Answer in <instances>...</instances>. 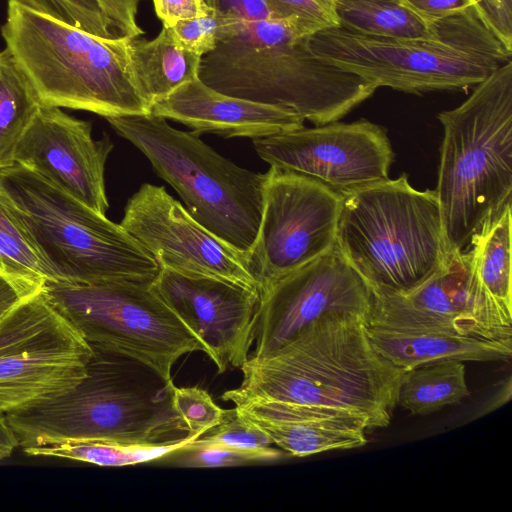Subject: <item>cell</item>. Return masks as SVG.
Instances as JSON below:
<instances>
[{"instance_id":"13","label":"cell","mask_w":512,"mask_h":512,"mask_svg":"<svg viewBox=\"0 0 512 512\" xmlns=\"http://www.w3.org/2000/svg\"><path fill=\"white\" fill-rule=\"evenodd\" d=\"M252 143L271 167L311 177L343 197L389 179L394 161L386 129L366 119L303 126Z\"/></svg>"},{"instance_id":"26","label":"cell","mask_w":512,"mask_h":512,"mask_svg":"<svg viewBox=\"0 0 512 512\" xmlns=\"http://www.w3.org/2000/svg\"><path fill=\"white\" fill-rule=\"evenodd\" d=\"M198 435L164 443H129L103 439H76L24 448L31 456L70 459L98 466L119 467L149 462L176 451Z\"/></svg>"},{"instance_id":"32","label":"cell","mask_w":512,"mask_h":512,"mask_svg":"<svg viewBox=\"0 0 512 512\" xmlns=\"http://www.w3.org/2000/svg\"><path fill=\"white\" fill-rule=\"evenodd\" d=\"M176 412L184 421L189 435L202 436L219 425L226 414L209 393L198 387H176L172 392Z\"/></svg>"},{"instance_id":"20","label":"cell","mask_w":512,"mask_h":512,"mask_svg":"<svg viewBox=\"0 0 512 512\" xmlns=\"http://www.w3.org/2000/svg\"><path fill=\"white\" fill-rule=\"evenodd\" d=\"M273 444L296 457L348 450L367 443L369 420L348 409L262 400L235 406Z\"/></svg>"},{"instance_id":"14","label":"cell","mask_w":512,"mask_h":512,"mask_svg":"<svg viewBox=\"0 0 512 512\" xmlns=\"http://www.w3.org/2000/svg\"><path fill=\"white\" fill-rule=\"evenodd\" d=\"M370 302L369 286L335 245L261 294L255 348L249 358L272 356L329 314L353 313L367 319Z\"/></svg>"},{"instance_id":"34","label":"cell","mask_w":512,"mask_h":512,"mask_svg":"<svg viewBox=\"0 0 512 512\" xmlns=\"http://www.w3.org/2000/svg\"><path fill=\"white\" fill-rule=\"evenodd\" d=\"M336 0H268L276 18L297 17L320 30L339 27Z\"/></svg>"},{"instance_id":"31","label":"cell","mask_w":512,"mask_h":512,"mask_svg":"<svg viewBox=\"0 0 512 512\" xmlns=\"http://www.w3.org/2000/svg\"><path fill=\"white\" fill-rule=\"evenodd\" d=\"M239 23L219 15L213 9L206 16L180 20L169 30L183 48L203 57L213 51L219 41L231 34Z\"/></svg>"},{"instance_id":"30","label":"cell","mask_w":512,"mask_h":512,"mask_svg":"<svg viewBox=\"0 0 512 512\" xmlns=\"http://www.w3.org/2000/svg\"><path fill=\"white\" fill-rule=\"evenodd\" d=\"M19 3L88 33L120 36L99 0H16Z\"/></svg>"},{"instance_id":"11","label":"cell","mask_w":512,"mask_h":512,"mask_svg":"<svg viewBox=\"0 0 512 512\" xmlns=\"http://www.w3.org/2000/svg\"><path fill=\"white\" fill-rule=\"evenodd\" d=\"M93 349L42 289L0 317V411L57 397L84 379Z\"/></svg>"},{"instance_id":"21","label":"cell","mask_w":512,"mask_h":512,"mask_svg":"<svg viewBox=\"0 0 512 512\" xmlns=\"http://www.w3.org/2000/svg\"><path fill=\"white\" fill-rule=\"evenodd\" d=\"M471 254L469 313L476 335L512 338V210L487 219L466 247Z\"/></svg>"},{"instance_id":"3","label":"cell","mask_w":512,"mask_h":512,"mask_svg":"<svg viewBox=\"0 0 512 512\" xmlns=\"http://www.w3.org/2000/svg\"><path fill=\"white\" fill-rule=\"evenodd\" d=\"M86 376L52 399L6 413L19 447L76 439L164 443L189 436L172 402L173 380L91 346Z\"/></svg>"},{"instance_id":"37","label":"cell","mask_w":512,"mask_h":512,"mask_svg":"<svg viewBox=\"0 0 512 512\" xmlns=\"http://www.w3.org/2000/svg\"><path fill=\"white\" fill-rule=\"evenodd\" d=\"M155 13L170 28L184 19L206 16L213 11L206 0H153Z\"/></svg>"},{"instance_id":"1","label":"cell","mask_w":512,"mask_h":512,"mask_svg":"<svg viewBox=\"0 0 512 512\" xmlns=\"http://www.w3.org/2000/svg\"><path fill=\"white\" fill-rule=\"evenodd\" d=\"M240 369V385L222 395L235 406L276 400L348 409L371 429L390 424L405 373L376 352L366 317L353 313L326 315L272 356L248 358Z\"/></svg>"},{"instance_id":"18","label":"cell","mask_w":512,"mask_h":512,"mask_svg":"<svg viewBox=\"0 0 512 512\" xmlns=\"http://www.w3.org/2000/svg\"><path fill=\"white\" fill-rule=\"evenodd\" d=\"M470 279V250L449 253L446 262L430 278L409 291L370 290L367 325L477 336L469 313Z\"/></svg>"},{"instance_id":"33","label":"cell","mask_w":512,"mask_h":512,"mask_svg":"<svg viewBox=\"0 0 512 512\" xmlns=\"http://www.w3.org/2000/svg\"><path fill=\"white\" fill-rule=\"evenodd\" d=\"M198 439L241 448H266L273 444L268 435L236 407L228 409L223 421Z\"/></svg>"},{"instance_id":"27","label":"cell","mask_w":512,"mask_h":512,"mask_svg":"<svg viewBox=\"0 0 512 512\" xmlns=\"http://www.w3.org/2000/svg\"><path fill=\"white\" fill-rule=\"evenodd\" d=\"M42 103L31 81L5 48L0 51V169L14 165L21 137Z\"/></svg>"},{"instance_id":"40","label":"cell","mask_w":512,"mask_h":512,"mask_svg":"<svg viewBox=\"0 0 512 512\" xmlns=\"http://www.w3.org/2000/svg\"><path fill=\"white\" fill-rule=\"evenodd\" d=\"M17 447L19 444L6 414L0 411V460L9 457Z\"/></svg>"},{"instance_id":"2","label":"cell","mask_w":512,"mask_h":512,"mask_svg":"<svg viewBox=\"0 0 512 512\" xmlns=\"http://www.w3.org/2000/svg\"><path fill=\"white\" fill-rule=\"evenodd\" d=\"M318 31L297 17L240 22L202 57L198 78L221 93L292 111L315 126L336 122L378 88L317 55L309 39Z\"/></svg>"},{"instance_id":"9","label":"cell","mask_w":512,"mask_h":512,"mask_svg":"<svg viewBox=\"0 0 512 512\" xmlns=\"http://www.w3.org/2000/svg\"><path fill=\"white\" fill-rule=\"evenodd\" d=\"M106 119L147 157L198 223L247 256L261 222L267 172L234 164L199 135L176 129L151 113Z\"/></svg>"},{"instance_id":"42","label":"cell","mask_w":512,"mask_h":512,"mask_svg":"<svg viewBox=\"0 0 512 512\" xmlns=\"http://www.w3.org/2000/svg\"><path fill=\"white\" fill-rule=\"evenodd\" d=\"M138 1H140V0H138Z\"/></svg>"},{"instance_id":"23","label":"cell","mask_w":512,"mask_h":512,"mask_svg":"<svg viewBox=\"0 0 512 512\" xmlns=\"http://www.w3.org/2000/svg\"><path fill=\"white\" fill-rule=\"evenodd\" d=\"M130 57L136 85L149 109L183 84L197 79L202 59L183 48L166 27L152 40L132 38Z\"/></svg>"},{"instance_id":"15","label":"cell","mask_w":512,"mask_h":512,"mask_svg":"<svg viewBox=\"0 0 512 512\" xmlns=\"http://www.w3.org/2000/svg\"><path fill=\"white\" fill-rule=\"evenodd\" d=\"M119 224L161 268L223 278L259 291L245 255L198 223L163 186L142 184L128 199Z\"/></svg>"},{"instance_id":"39","label":"cell","mask_w":512,"mask_h":512,"mask_svg":"<svg viewBox=\"0 0 512 512\" xmlns=\"http://www.w3.org/2000/svg\"><path fill=\"white\" fill-rule=\"evenodd\" d=\"M420 14L431 21L473 7L470 0H407ZM474 8V7H473Z\"/></svg>"},{"instance_id":"4","label":"cell","mask_w":512,"mask_h":512,"mask_svg":"<svg viewBox=\"0 0 512 512\" xmlns=\"http://www.w3.org/2000/svg\"><path fill=\"white\" fill-rule=\"evenodd\" d=\"M437 118L444 136L435 193L449 254L511 203L512 60Z\"/></svg>"},{"instance_id":"17","label":"cell","mask_w":512,"mask_h":512,"mask_svg":"<svg viewBox=\"0 0 512 512\" xmlns=\"http://www.w3.org/2000/svg\"><path fill=\"white\" fill-rule=\"evenodd\" d=\"M112 149L107 135L93 139L90 122L42 105L17 144L14 164L106 216L109 204L104 169Z\"/></svg>"},{"instance_id":"25","label":"cell","mask_w":512,"mask_h":512,"mask_svg":"<svg viewBox=\"0 0 512 512\" xmlns=\"http://www.w3.org/2000/svg\"><path fill=\"white\" fill-rule=\"evenodd\" d=\"M465 364L447 360L404 373L397 405L411 415H428L469 397Z\"/></svg>"},{"instance_id":"22","label":"cell","mask_w":512,"mask_h":512,"mask_svg":"<svg viewBox=\"0 0 512 512\" xmlns=\"http://www.w3.org/2000/svg\"><path fill=\"white\" fill-rule=\"evenodd\" d=\"M368 337L378 354L403 371L447 360L507 361L512 338L487 339L443 332L399 331L370 327Z\"/></svg>"},{"instance_id":"5","label":"cell","mask_w":512,"mask_h":512,"mask_svg":"<svg viewBox=\"0 0 512 512\" xmlns=\"http://www.w3.org/2000/svg\"><path fill=\"white\" fill-rule=\"evenodd\" d=\"M1 27L6 49L44 106L104 118L148 114L135 82L132 37H100L9 0Z\"/></svg>"},{"instance_id":"24","label":"cell","mask_w":512,"mask_h":512,"mask_svg":"<svg viewBox=\"0 0 512 512\" xmlns=\"http://www.w3.org/2000/svg\"><path fill=\"white\" fill-rule=\"evenodd\" d=\"M339 27L358 34L388 38L429 37L437 21L420 14L407 0H336Z\"/></svg>"},{"instance_id":"19","label":"cell","mask_w":512,"mask_h":512,"mask_svg":"<svg viewBox=\"0 0 512 512\" xmlns=\"http://www.w3.org/2000/svg\"><path fill=\"white\" fill-rule=\"evenodd\" d=\"M150 113L180 122L197 135L252 140L301 128L305 121L292 111L221 93L199 78L155 102Z\"/></svg>"},{"instance_id":"35","label":"cell","mask_w":512,"mask_h":512,"mask_svg":"<svg viewBox=\"0 0 512 512\" xmlns=\"http://www.w3.org/2000/svg\"><path fill=\"white\" fill-rule=\"evenodd\" d=\"M479 19L512 51V0H470Z\"/></svg>"},{"instance_id":"7","label":"cell","mask_w":512,"mask_h":512,"mask_svg":"<svg viewBox=\"0 0 512 512\" xmlns=\"http://www.w3.org/2000/svg\"><path fill=\"white\" fill-rule=\"evenodd\" d=\"M309 42L317 55L377 88L411 94L466 90L512 60V51L473 7L439 19L429 37H378L332 27L314 33Z\"/></svg>"},{"instance_id":"12","label":"cell","mask_w":512,"mask_h":512,"mask_svg":"<svg viewBox=\"0 0 512 512\" xmlns=\"http://www.w3.org/2000/svg\"><path fill=\"white\" fill-rule=\"evenodd\" d=\"M343 196L296 172L267 171L258 233L246 256L260 296L277 280L336 245Z\"/></svg>"},{"instance_id":"16","label":"cell","mask_w":512,"mask_h":512,"mask_svg":"<svg viewBox=\"0 0 512 512\" xmlns=\"http://www.w3.org/2000/svg\"><path fill=\"white\" fill-rule=\"evenodd\" d=\"M152 285L204 344L218 373L241 368L255 341L260 293L223 278L161 268Z\"/></svg>"},{"instance_id":"29","label":"cell","mask_w":512,"mask_h":512,"mask_svg":"<svg viewBox=\"0 0 512 512\" xmlns=\"http://www.w3.org/2000/svg\"><path fill=\"white\" fill-rule=\"evenodd\" d=\"M179 466L208 468L230 467L254 462H270L282 457V452L271 448H241L195 439L170 453Z\"/></svg>"},{"instance_id":"6","label":"cell","mask_w":512,"mask_h":512,"mask_svg":"<svg viewBox=\"0 0 512 512\" xmlns=\"http://www.w3.org/2000/svg\"><path fill=\"white\" fill-rule=\"evenodd\" d=\"M0 196L55 282H152L161 269L120 224L21 165L0 169Z\"/></svg>"},{"instance_id":"38","label":"cell","mask_w":512,"mask_h":512,"mask_svg":"<svg viewBox=\"0 0 512 512\" xmlns=\"http://www.w3.org/2000/svg\"><path fill=\"white\" fill-rule=\"evenodd\" d=\"M120 36L138 38L144 31L137 24L138 0H99Z\"/></svg>"},{"instance_id":"41","label":"cell","mask_w":512,"mask_h":512,"mask_svg":"<svg viewBox=\"0 0 512 512\" xmlns=\"http://www.w3.org/2000/svg\"><path fill=\"white\" fill-rule=\"evenodd\" d=\"M24 298L15 286L0 273V317Z\"/></svg>"},{"instance_id":"36","label":"cell","mask_w":512,"mask_h":512,"mask_svg":"<svg viewBox=\"0 0 512 512\" xmlns=\"http://www.w3.org/2000/svg\"><path fill=\"white\" fill-rule=\"evenodd\" d=\"M221 16L238 22H257L276 18L268 0H206Z\"/></svg>"},{"instance_id":"10","label":"cell","mask_w":512,"mask_h":512,"mask_svg":"<svg viewBox=\"0 0 512 512\" xmlns=\"http://www.w3.org/2000/svg\"><path fill=\"white\" fill-rule=\"evenodd\" d=\"M42 291L91 346L141 362L167 381L173 380L171 370L180 357L207 353L152 282L47 281Z\"/></svg>"},{"instance_id":"28","label":"cell","mask_w":512,"mask_h":512,"mask_svg":"<svg viewBox=\"0 0 512 512\" xmlns=\"http://www.w3.org/2000/svg\"><path fill=\"white\" fill-rule=\"evenodd\" d=\"M0 273L27 297L53 278L0 196Z\"/></svg>"},{"instance_id":"8","label":"cell","mask_w":512,"mask_h":512,"mask_svg":"<svg viewBox=\"0 0 512 512\" xmlns=\"http://www.w3.org/2000/svg\"><path fill=\"white\" fill-rule=\"evenodd\" d=\"M336 246L370 290L413 289L449 255L435 190H417L404 173L345 195Z\"/></svg>"}]
</instances>
